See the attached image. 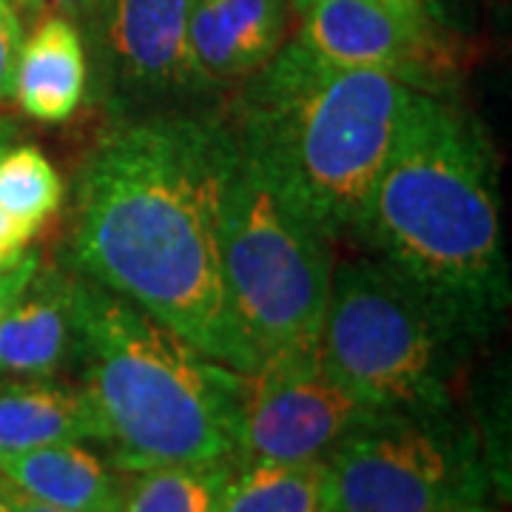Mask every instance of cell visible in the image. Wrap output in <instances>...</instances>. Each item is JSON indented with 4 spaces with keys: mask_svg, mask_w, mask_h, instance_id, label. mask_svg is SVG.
Masks as SVG:
<instances>
[{
    "mask_svg": "<svg viewBox=\"0 0 512 512\" xmlns=\"http://www.w3.org/2000/svg\"><path fill=\"white\" fill-rule=\"evenodd\" d=\"M231 120L131 117L97 143L77 180L80 274L177 330L239 373L259 359L228 299L220 254Z\"/></svg>",
    "mask_w": 512,
    "mask_h": 512,
    "instance_id": "6da1fadb",
    "label": "cell"
},
{
    "mask_svg": "<svg viewBox=\"0 0 512 512\" xmlns=\"http://www.w3.org/2000/svg\"><path fill=\"white\" fill-rule=\"evenodd\" d=\"M362 239L470 339L504 322L512 282L498 160L484 126L456 100L407 92Z\"/></svg>",
    "mask_w": 512,
    "mask_h": 512,
    "instance_id": "7a4b0ae2",
    "label": "cell"
},
{
    "mask_svg": "<svg viewBox=\"0 0 512 512\" xmlns=\"http://www.w3.org/2000/svg\"><path fill=\"white\" fill-rule=\"evenodd\" d=\"M410 89L387 72L333 66L291 40L242 80L231 128L330 242L362 239Z\"/></svg>",
    "mask_w": 512,
    "mask_h": 512,
    "instance_id": "3957f363",
    "label": "cell"
},
{
    "mask_svg": "<svg viewBox=\"0 0 512 512\" xmlns=\"http://www.w3.org/2000/svg\"><path fill=\"white\" fill-rule=\"evenodd\" d=\"M74 362L114 467L143 473L237 456L242 373L89 276H77Z\"/></svg>",
    "mask_w": 512,
    "mask_h": 512,
    "instance_id": "277c9868",
    "label": "cell"
},
{
    "mask_svg": "<svg viewBox=\"0 0 512 512\" xmlns=\"http://www.w3.org/2000/svg\"><path fill=\"white\" fill-rule=\"evenodd\" d=\"M467 339L382 256L333 265L316 356L370 410L402 416L450 410V379Z\"/></svg>",
    "mask_w": 512,
    "mask_h": 512,
    "instance_id": "5b68a950",
    "label": "cell"
},
{
    "mask_svg": "<svg viewBox=\"0 0 512 512\" xmlns=\"http://www.w3.org/2000/svg\"><path fill=\"white\" fill-rule=\"evenodd\" d=\"M220 254L228 299L256 359L316 350L333 242L234 143L222 174Z\"/></svg>",
    "mask_w": 512,
    "mask_h": 512,
    "instance_id": "8992f818",
    "label": "cell"
},
{
    "mask_svg": "<svg viewBox=\"0 0 512 512\" xmlns=\"http://www.w3.org/2000/svg\"><path fill=\"white\" fill-rule=\"evenodd\" d=\"M481 495L478 441L450 410L379 413L325 458L328 512H447Z\"/></svg>",
    "mask_w": 512,
    "mask_h": 512,
    "instance_id": "52a82bcc",
    "label": "cell"
},
{
    "mask_svg": "<svg viewBox=\"0 0 512 512\" xmlns=\"http://www.w3.org/2000/svg\"><path fill=\"white\" fill-rule=\"evenodd\" d=\"M376 416L330 376L316 350L276 353L242 373L234 464L325 461Z\"/></svg>",
    "mask_w": 512,
    "mask_h": 512,
    "instance_id": "ba28073f",
    "label": "cell"
},
{
    "mask_svg": "<svg viewBox=\"0 0 512 512\" xmlns=\"http://www.w3.org/2000/svg\"><path fill=\"white\" fill-rule=\"evenodd\" d=\"M299 43L345 69H376L421 92H441L456 69L439 26H407L373 0H322L302 15Z\"/></svg>",
    "mask_w": 512,
    "mask_h": 512,
    "instance_id": "9c48e42d",
    "label": "cell"
},
{
    "mask_svg": "<svg viewBox=\"0 0 512 512\" xmlns=\"http://www.w3.org/2000/svg\"><path fill=\"white\" fill-rule=\"evenodd\" d=\"M194 0H109L100 15L117 80L146 94L202 92L188 18Z\"/></svg>",
    "mask_w": 512,
    "mask_h": 512,
    "instance_id": "30bf717a",
    "label": "cell"
},
{
    "mask_svg": "<svg viewBox=\"0 0 512 512\" xmlns=\"http://www.w3.org/2000/svg\"><path fill=\"white\" fill-rule=\"evenodd\" d=\"M77 353V279L37 262L0 316V379H57Z\"/></svg>",
    "mask_w": 512,
    "mask_h": 512,
    "instance_id": "8fae6325",
    "label": "cell"
},
{
    "mask_svg": "<svg viewBox=\"0 0 512 512\" xmlns=\"http://www.w3.org/2000/svg\"><path fill=\"white\" fill-rule=\"evenodd\" d=\"M288 0H194L188 43L205 89L242 83L285 43Z\"/></svg>",
    "mask_w": 512,
    "mask_h": 512,
    "instance_id": "7c38bea8",
    "label": "cell"
},
{
    "mask_svg": "<svg viewBox=\"0 0 512 512\" xmlns=\"http://www.w3.org/2000/svg\"><path fill=\"white\" fill-rule=\"evenodd\" d=\"M89 60L72 20L49 15L20 43L12 100L37 123H69L86 100Z\"/></svg>",
    "mask_w": 512,
    "mask_h": 512,
    "instance_id": "4fadbf2b",
    "label": "cell"
},
{
    "mask_svg": "<svg viewBox=\"0 0 512 512\" xmlns=\"http://www.w3.org/2000/svg\"><path fill=\"white\" fill-rule=\"evenodd\" d=\"M0 476L60 512H120L126 487L83 441H60L0 458Z\"/></svg>",
    "mask_w": 512,
    "mask_h": 512,
    "instance_id": "5bb4252c",
    "label": "cell"
},
{
    "mask_svg": "<svg viewBox=\"0 0 512 512\" xmlns=\"http://www.w3.org/2000/svg\"><path fill=\"white\" fill-rule=\"evenodd\" d=\"M60 441H97V421L80 387L57 379L0 384V458Z\"/></svg>",
    "mask_w": 512,
    "mask_h": 512,
    "instance_id": "9a60e30c",
    "label": "cell"
},
{
    "mask_svg": "<svg viewBox=\"0 0 512 512\" xmlns=\"http://www.w3.org/2000/svg\"><path fill=\"white\" fill-rule=\"evenodd\" d=\"M220 512H328L325 461L234 464L220 493Z\"/></svg>",
    "mask_w": 512,
    "mask_h": 512,
    "instance_id": "2e32d148",
    "label": "cell"
},
{
    "mask_svg": "<svg viewBox=\"0 0 512 512\" xmlns=\"http://www.w3.org/2000/svg\"><path fill=\"white\" fill-rule=\"evenodd\" d=\"M234 461L171 464L137 473L120 512H220V493Z\"/></svg>",
    "mask_w": 512,
    "mask_h": 512,
    "instance_id": "e0dca14e",
    "label": "cell"
},
{
    "mask_svg": "<svg viewBox=\"0 0 512 512\" xmlns=\"http://www.w3.org/2000/svg\"><path fill=\"white\" fill-rule=\"evenodd\" d=\"M66 185L37 146L15 143L0 151V211L32 234L60 211Z\"/></svg>",
    "mask_w": 512,
    "mask_h": 512,
    "instance_id": "ac0fdd59",
    "label": "cell"
},
{
    "mask_svg": "<svg viewBox=\"0 0 512 512\" xmlns=\"http://www.w3.org/2000/svg\"><path fill=\"white\" fill-rule=\"evenodd\" d=\"M23 26L12 0H0V109L12 100L15 66H18Z\"/></svg>",
    "mask_w": 512,
    "mask_h": 512,
    "instance_id": "d6986e66",
    "label": "cell"
},
{
    "mask_svg": "<svg viewBox=\"0 0 512 512\" xmlns=\"http://www.w3.org/2000/svg\"><path fill=\"white\" fill-rule=\"evenodd\" d=\"M32 237L35 234L29 228H23L20 222L0 211V271H9L26 259Z\"/></svg>",
    "mask_w": 512,
    "mask_h": 512,
    "instance_id": "ffe728a7",
    "label": "cell"
},
{
    "mask_svg": "<svg viewBox=\"0 0 512 512\" xmlns=\"http://www.w3.org/2000/svg\"><path fill=\"white\" fill-rule=\"evenodd\" d=\"M37 262H40V256H37L35 251H29L20 265L9 268V271H0V316L6 311V305L15 299V293L26 285V279L32 276V271L37 268Z\"/></svg>",
    "mask_w": 512,
    "mask_h": 512,
    "instance_id": "44dd1931",
    "label": "cell"
},
{
    "mask_svg": "<svg viewBox=\"0 0 512 512\" xmlns=\"http://www.w3.org/2000/svg\"><path fill=\"white\" fill-rule=\"evenodd\" d=\"M373 3L382 6L384 12H390L393 18L404 20L407 26H419V29L436 26V23L430 20V15H427V9H424L421 0H373Z\"/></svg>",
    "mask_w": 512,
    "mask_h": 512,
    "instance_id": "7402d4cb",
    "label": "cell"
},
{
    "mask_svg": "<svg viewBox=\"0 0 512 512\" xmlns=\"http://www.w3.org/2000/svg\"><path fill=\"white\" fill-rule=\"evenodd\" d=\"M49 3L55 9V15L74 20H94L106 12V3L109 0H40V6Z\"/></svg>",
    "mask_w": 512,
    "mask_h": 512,
    "instance_id": "603a6c76",
    "label": "cell"
},
{
    "mask_svg": "<svg viewBox=\"0 0 512 512\" xmlns=\"http://www.w3.org/2000/svg\"><path fill=\"white\" fill-rule=\"evenodd\" d=\"M3 493H6V504H9V512H60L43 501H37L32 495H26L23 490H18L15 484L3 481Z\"/></svg>",
    "mask_w": 512,
    "mask_h": 512,
    "instance_id": "cb8c5ba5",
    "label": "cell"
},
{
    "mask_svg": "<svg viewBox=\"0 0 512 512\" xmlns=\"http://www.w3.org/2000/svg\"><path fill=\"white\" fill-rule=\"evenodd\" d=\"M421 3H424L427 15H430V20H433L436 26H441V29H453L458 0H421Z\"/></svg>",
    "mask_w": 512,
    "mask_h": 512,
    "instance_id": "d4e9b609",
    "label": "cell"
},
{
    "mask_svg": "<svg viewBox=\"0 0 512 512\" xmlns=\"http://www.w3.org/2000/svg\"><path fill=\"white\" fill-rule=\"evenodd\" d=\"M15 140H18V128H15V123L6 120V117H0V151L15 146Z\"/></svg>",
    "mask_w": 512,
    "mask_h": 512,
    "instance_id": "484cf974",
    "label": "cell"
},
{
    "mask_svg": "<svg viewBox=\"0 0 512 512\" xmlns=\"http://www.w3.org/2000/svg\"><path fill=\"white\" fill-rule=\"evenodd\" d=\"M316 3H322V0H288V6H291L296 15H305V12L313 9Z\"/></svg>",
    "mask_w": 512,
    "mask_h": 512,
    "instance_id": "4316f807",
    "label": "cell"
},
{
    "mask_svg": "<svg viewBox=\"0 0 512 512\" xmlns=\"http://www.w3.org/2000/svg\"><path fill=\"white\" fill-rule=\"evenodd\" d=\"M447 512H490L487 507H481V501L478 504H461V507H453V510Z\"/></svg>",
    "mask_w": 512,
    "mask_h": 512,
    "instance_id": "83f0119b",
    "label": "cell"
},
{
    "mask_svg": "<svg viewBox=\"0 0 512 512\" xmlns=\"http://www.w3.org/2000/svg\"><path fill=\"white\" fill-rule=\"evenodd\" d=\"M0 512H9V504H6V493H3V484H0Z\"/></svg>",
    "mask_w": 512,
    "mask_h": 512,
    "instance_id": "f1b7e54d",
    "label": "cell"
},
{
    "mask_svg": "<svg viewBox=\"0 0 512 512\" xmlns=\"http://www.w3.org/2000/svg\"><path fill=\"white\" fill-rule=\"evenodd\" d=\"M20 3H26V6H32V9H37V6H40V0H20Z\"/></svg>",
    "mask_w": 512,
    "mask_h": 512,
    "instance_id": "f546056e",
    "label": "cell"
}]
</instances>
